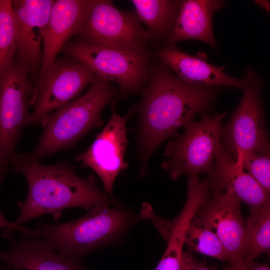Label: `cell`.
I'll return each instance as SVG.
<instances>
[{
  "mask_svg": "<svg viewBox=\"0 0 270 270\" xmlns=\"http://www.w3.org/2000/svg\"><path fill=\"white\" fill-rule=\"evenodd\" d=\"M155 55L182 81L204 86H230L243 89L244 78L234 77L224 72L226 66H218L209 63L204 54L191 56L175 45L158 50Z\"/></svg>",
  "mask_w": 270,
  "mask_h": 270,
  "instance_id": "2e32d148",
  "label": "cell"
},
{
  "mask_svg": "<svg viewBox=\"0 0 270 270\" xmlns=\"http://www.w3.org/2000/svg\"><path fill=\"white\" fill-rule=\"evenodd\" d=\"M131 221L127 212L100 204L70 222L54 225L40 222L34 229V236L42 237L55 250L78 262L88 253L117 238Z\"/></svg>",
  "mask_w": 270,
  "mask_h": 270,
  "instance_id": "277c9868",
  "label": "cell"
},
{
  "mask_svg": "<svg viewBox=\"0 0 270 270\" xmlns=\"http://www.w3.org/2000/svg\"><path fill=\"white\" fill-rule=\"evenodd\" d=\"M222 270H270L269 266L254 260H242L230 265Z\"/></svg>",
  "mask_w": 270,
  "mask_h": 270,
  "instance_id": "4316f807",
  "label": "cell"
},
{
  "mask_svg": "<svg viewBox=\"0 0 270 270\" xmlns=\"http://www.w3.org/2000/svg\"><path fill=\"white\" fill-rule=\"evenodd\" d=\"M220 86L188 84L160 60L150 62L142 98L136 110L138 152L142 171L158 145L185 128L197 114H208Z\"/></svg>",
  "mask_w": 270,
  "mask_h": 270,
  "instance_id": "6da1fadb",
  "label": "cell"
},
{
  "mask_svg": "<svg viewBox=\"0 0 270 270\" xmlns=\"http://www.w3.org/2000/svg\"><path fill=\"white\" fill-rule=\"evenodd\" d=\"M111 117L104 130L85 152L75 157L83 166L90 168L101 179L106 192L112 196L116 177L128 168L124 156L128 144L126 124L134 114L129 110L122 116L117 114L114 100L111 102Z\"/></svg>",
  "mask_w": 270,
  "mask_h": 270,
  "instance_id": "8fae6325",
  "label": "cell"
},
{
  "mask_svg": "<svg viewBox=\"0 0 270 270\" xmlns=\"http://www.w3.org/2000/svg\"><path fill=\"white\" fill-rule=\"evenodd\" d=\"M62 52L96 76L116 83L122 97L140 92L146 82L150 54H142L79 40L68 42Z\"/></svg>",
  "mask_w": 270,
  "mask_h": 270,
  "instance_id": "52a82bcc",
  "label": "cell"
},
{
  "mask_svg": "<svg viewBox=\"0 0 270 270\" xmlns=\"http://www.w3.org/2000/svg\"><path fill=\"white\" fill-rule=\"evenodd\" d=\"M184 244L190 252L226 261L225 250L217 236L206 224L195 216L186 230Z\"/></svg>",
  "mask_w": 270,
  "mask_h": 270,
  "instance_id": "44dd1931",
  "label": "cell"
},
{
  "mask_svg": "<svg viewBox=\"0 0 270 270\" xmlns=\"http://www.w3.org/2000/svg\"><path fill=\"white\" fill-rule=\"evenodd\" d=\"M254 2L256 4L262 8L264 10H266L268 12H270V1L266 0H254Z\"/></svg>",
  "mask_w": 270,
  "mask_h": 270,
  "instance_id": "83f0119b",
  "label": "cell"
},
{
  "mask_svg": "<svg viewBox=\"0 0 270 270\" xmlns=\"http://www.w3.org/2000/svg\"><path fill=\"white\" fill-rule=\"evenodd\" d=\"M7 268L8 270H18L14 269L12 268H8V267H7Z\"/></svg>",
  "mask_w": 270,
  "mask_h": 270,
  "instance_id": "f546056e",
  "label": "cell"
},
{
  "mask_svg": "<svg viewBox=\"0 0 270 270\" xmlns=\"http://www.w3.org/2000/svg\"><path fill=\"white\" fill-rule=\"evenodd\" d=\"M77 40L142 54H150L147 30L135 12L118 9L110 0H94Z\"/></svg>",
  "mask_w": 270,
  "mask_h": 270,
  "instance_id": "ba28073f",
  "label": "cell"
},
{
  "mask_svg": "<svg viewBox=\"0 0 270 270\" xmlns=\"http://www.w3.org/2000/svg\"><path fill=\"white\" fill-rule=\"evenodd\" d=\"M236 160L270 194V152L248 153L238 156Z\"/></svg>",
  "mask_w": 270,
  "mask_h": 270,
  "instance_id": "cb8c5ba5",
  "label": "cell"
},
{
  "mask_svg": "<svg viewBox=\"0 0 270 270\" xmlns=\"http://www.w3.org/2000/svg\"><path fill=\"white\" fill-rule=\"evenodd\" d=\"M0 260L18 270H86L38 236L13 242L8 250L0 251Z\"/></svg>",
  "mask_w": 270,
  "mask_h": 270,
  "instance_id": "e0dca14e",
  "label": "cell"
},
{
  "mask_svg": "<svg viewBox=\"0 0 270 270\" xmlns=\"http://www.w3.org/2000/svg\"><path fill=\"white\" fill-rule=\"evenodd\" d=\"M241 100L220 137L235 160L250 152H270L261 97L263 80L250 68L245 70Z\"/></svg>",
  "mask_w": 270,
  "mask_h": 270,
  "instance_id": "9c48e42d",
  "label": "cell"
},
{
  "mask_svg": "<svg viewBox=\"0 0 270 270\" xmlns=\"http://www.w3.org/2000/svg\"><path fill=\"white\" fill-rule=\"evenodd\" d=\"M226 116L225 113L204 115L200 120L188 124L183 134L168 142L164 152L168 160L162 167L172 180L184 174H211L222 142L221 124Z\"/></svg>",
  "mask_w": 270,
  "mask_h": 270,
  "instance_id": "5b68a950",
  "label": "cell"
},
{
  "mask_svg": "<svg viewBox=\"0 0 270 270\" xmlns=\"http://www.w3.org/2000/svg\"><path fill=\"white\" fill-rule=\"evenodd\" d=\"M116 88L96 76L88 90L48 114L41 124L43 132L29 155L40 158L72 146L90 130L101 126L102 112L114 100Z\"/></svg>",
  "mask_w": 270,
  "mask_h": 270,
  "instance_id": "3957f363",
  "label": "cell"
},
{
  "mask_svg": "<svg viewBox=\"0 0 270 270\" xmlns=\"http://www.w3.org/2000/svg\"></svg>",
  "mask_w": 270,
  "mask_h": 270,
  "instance_id": "4dcf8cb0",
  "label": "cell"
},
{
  "mask_svg": "<svg viewBox=\"0 0 270 270\" xmlns=\"http://www.w3.org/2000/svg\"><path fill=\"white\" fill-rule=\"evenodd\" d=\"M2 228L4 229L2 236L4 238L10 237L14 230L20 232L25 236H30L32 230L8 220L0 212V229Z\"/></svg>",
  "mask_w": 270,
  "mask_h": 270,
  "instance_id": "484cf974",
  "label": "cell"
},
{
  "mask_svg": "<svg viewBox=\"0 0 270 270\" xmlns=\"http://www.w3.org/2000/svg\"><path fill=\"white\" fill-rule=\"evenodd\" d=\"M188 224L183 220L174 221L165 239L166 249L154 270H180L185 234Z\"/></svg>",
  "mask_w": 270,
  "mask_h": 270,
  "instance_id": "603a6c76",
  "label": "cell"
},
{
  "mask_svg": "<svg viewBox=\"0 0 270 270\" xmlns=\"http://www.w3.org/2000/svg\"><path fill=\"white\" fill-rule=\"evenodd\" d=\"M194 216L217 236L230 265L243 260L246 224L238 198L229 192L210 186L207 198Z\"/></svg>",
  "mask_w": 270,
  "mask_h": 270,
  "instance_id": "7c38bea8",
  "label": "cell"
},
{
  "mask_svg": "<svg viewBox=\"0 0 270 270\" xmlns=\"http://www.w3.org/2000/svg\"><path fill=\"white\" fill-rule=\"evenodd\" d=\"M245 220L243 260H254L270 250V205L250 211Z\"/></svg>",
  "mask_w": 270,
  "mask_h": 270,
  "instance_id": "ffe728a7",
  "label": "cell"
},
{
  "mask_svg": "<svg viewBox=\"0 0 270 270\" xmlns=\"http://www.w3.org/2000/svg\"><path fill=\"white\" fill-rule=\"evenodd\" d=\"M180 270H216L204 262L198 260L190 252L183 251Z\"/></svg>",
  "mask_w": 270,
  "mask_h": 270,
  "instance_id": "d4e9b609",
  "label": "cell"
},
{
  "mask_svg": "<svg viewBox=\"0 0 270 270\" xmlns=\"http://www.w3.org/2000/svg\"><path fill=\"white\" fill-rule=\"evenodd\" d=\"M96 74L80 62L68 58H56L42 82L34 86L26 126L41 124L52 111L78 98Z\"/></svg>",
  "mask_w": 270,
  "mask_h": 270,
  "instance_id": "30bf717a",
  "label": "cell"
},
{
  "mask_svg": "<svg viewBox=\"0 0 270 270\" xmlns=\"http://www.w3.org/2000/svg\"><path fill=\"white\" fill-rule=\"evenodd\" d=\"M10 168L22 174L28 186L26 200L18 204L20 214L14 222L16 224L46 214H52L56 220L67 208L89 210L100 204H116L98 188L94 176L80 178L66 162L45 165L28 153H17Z\"/></svg>",
  "mask_w": 270,
  "mask_h": 270,
  "instance_id": "7a4b0ae2",
  "label": "cell"
},
{
  "mask_svg": "<svg viewBox=\"0 0 270 270\" xmlns=\"http://www.w3.org/2000/svg\"><path fill=\"white\" fill-rule=\"evenodd\" d=\"M16 46L12 0L0 2V76L14 62Z\"/></svg>",
  "mask_w": 270,
  "mask_h": 270,
  "instance_id": "7402d4cb",
  "label": "cell"
},
{
  "mask_svg": "<svg viewBox=\"0 0 270 270\" xmlns=\"http://www.w3.org/2000/svg\"><path fill=\"white\" fill-rule=\"evenodd\" d=\"M94 0H57L52 6L43 38L38 85L69 39L80 30Z\"/></svg>",
  "mask_w": 270,
  "mask_h": 270,
  "instance_id": "5bb4252c",
  "label": "cell"
},
{
  "mask_svg": "<svg viewBox=\"0 0 270 270\" xmlns=\"http://www.w3.org/2000/svg\"><path fill=\"white\" fill-rule=\"evenodd\" d=\"M208 178L210 188L230 192L250 211L270 205V194L236 162L222 141Z\"/></svg>",
  "mask_w": 270,
  "mask_h": 270,
  "instance_id": "9a60e30c",
  "label": "cell"
},
{
  "mask_svg": "<svg viewBox=\"0 0 270 270\" xmlns=\"http://www.w3.org/2000/svg\"><path fill=\"white\" fill-rule=\"evenodd\" d=\"M140 21L147 26L150 40L167 39L174 29L182 0H132Z\"/></svg>",
  "mask_w": 270,
  "mask_h": 270,
  "instance_id": "d6986e66",
  "label": "cell"
},
{
  "mask_svg": "<svg viewBox=\"0 0 270 270\" xmlns=\"http://www.w3.org/2000/svg\"><path fill=\"white\" fill-rule=\"evenodd\" d=\"M54 1L12 0L16 60L27 68L32 80L40 74L42 58V44Z\"/></svg>",
  "mask_w": 270,
  "mask_h": 270,
  "instance_id": "4fadbf2b",
  "label": "cell"
},
{
  "mask_svg": "<svg viewBox=\"0 0 270 270\" xmlns=\"http://www.w3.org/2000/svg\"><path fill=\"white\" fill-rule=\"evenodd\" d=\"M222 0H182L175 24L166 46L186 40H198L218 48L212 29L214 13L224 7Z\"/></svg>",
  "mask_w": 270,
  "mask_h": 270,
  "instance_id": "ac0fdd59",
  "label": "cell"
},
{
  "mask_svg": "<svg viewBox=\"0 0 270 270\" xmlns=\"http://www.w3.org/2000/svg\"><path fill=\"white\" fill-rule=\"evenodd\" d=\"M34 86L27 68L16 60L0 76V187L27 126Z\"/></svg>",
  "mask_w": 270,
  "mask_h": 270,
  "instance_id": "8992f818",
  "label": "cell"
},
{
  "mask_svg": "<svg viewBox=\"0 0 270 270\" xmlns=\"http://www.w3.org/2000/svg\"><path fill=\"white\" fill-rule=\"evenodd\" d=\"M0 270H8V268H3L1 266H0Z\"/></svg>",
  "mask_w": 270,
  "mask_h": 270,
  "instance_id": "f1b7e54d",
  "label": "cell"
}]
</instances>
